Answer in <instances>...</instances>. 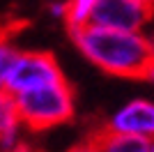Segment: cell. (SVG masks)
Returning a JSON list of instances; mask_svg holds the SVG:
<instances>
[{"label":"cell","mask_w":154,"mask_h":152,"mask_svg":"<svg viewBox=\"0 0 154 152\" xmlns=\"http://www.w3.org/2000/svg\"><path fill=\"white\" fill-rule=\"evenodd\" d=\"M76 51L97 69L117 78H143L152 65L147 32L113 30L94 23L69 28Z\"/></svg>","instance_id":"cell-1"},{"label":"cell","mask_w":154,"mask_h":152,"mask_svg":"<svg viewBox=\"0 0 154 152\" xmlns=\"http://www.w3.org/2000/svg\"><path fill=\"white\" fill-rule=\"evenodd\" d=\"M16 104L21 113V125L30 131H46L67 125L76 113V95L67 78L46 88L16 95Z\"/></svg>","instance_id":"cell-2"},{"label":"cell","mask_w":154,"mask_h":152,"mask_svg":"<svg viewBox=\"0 0 154 152\" xmlns=\"http://www.w3.org/2000/svg\"><path fill=\"white\" fill-rule=\"evenodd\" d=\"M60 81H64V71L53 53H48V51H21L12 71H9L5 88L16 97Z\"/></svg>","instance_id":"cell-3"},{"label":"cell","mask_w":154,"mask_h":152,"mask_svg":"<svg viewBox=\"0 0 154 152\" xmlns=\"http://www.w3.org/2000/svg\"><path fill=\"white\" fill-rule=\"evenodd\" d=\"M154 9L140 0H99L90 14L88 23L113 28V30L145 32L152 21Z\"/></svg>","instance_id":"cell-4"},{"label":"cell","mask_w":154,"mask_h":152,"mask_svg":"<svg viewBox=\"0 0 154 152\" xmlns=\"http://www.w3.org/2000/svg\"><path fill=\"white\" fill-rule=\"evenodd\" d=\"M106 131L131 136L140 141L154 138V99L134 97L124 101L106 118Z\"/></svg>","instance_id":"cell-5"},{"label":"cell","mask_w":154,"mask_h":152,"mask_svg":"<svg viewBox=\"0 0 154 152\" xmlns=\"http://www.w3.org/2000/svg\"><path fill=\"white\" fill-rule=\"evenodd\" d=\"M94 141L99 145V152H149V141L131 138V136L113 134L106 129L94 134Z\"/></svg>","instance_id":"cell-6"},{"label":"cell","mask_w":154,"mask_h":152,"mask_svg":"<svg viewBox=\"0 0 154 152\" xmlns=\"http://www.w3.org/2000/svg\"><path fill=\"white\" fill-rule=\"evenodd\" d=\"M21 129H23V125H21L16 97L7 88H0V136L12 134V131H21Z\"/></svg>","instance_id":"cell-7"},{"label":"cell","mask_w":154,"mask_h":152,"mask_svg":"<svg viewBox=\"0 0 154 152\" xmlns=\"http://www.w3.org/2000/svg\"><path fill=\"white\" fill-rule=\"evenodd\" d=\"M19 53L21 51L14 46L12 39L7 35H0V88H5L7 78H9V71H12Z\"/></svg>","instance_id":"cell-8"},{"label":"cell","mask_w":154,"mask_h":152,"mask_svg":"<svg viewBox=\"0 0 154 152\" xmlns=\"http://www.w3.org/2000/svg\"><path fill=\"white\" fill-rule=\"evenodd\" d=\"M99 0H67L69 5V16H67V25L74 28V25H83L90 21V14L94 9V5Z\"/></svg>","instance_id":"cell-9"},{"label":"cell","mask_w":154,"mask_h":152,"mask_svg":"<svg viewBox=\"0 0 154 152\" xmlns=\"http://www.w3.org/2000/svg\"><path fill=\"white\" fill-rule=\"evenodd\" d=\"M48 14H51L55 21H64V23H67V16H69L67 0H53V2H48Z\"/></svg>","instance_id":"cell-10"},{"label":"cell","mask_w":154,"mask_h":152,"mask_svg":"<svg viewBox=\"0 0 154 152\" xmlns=\"http://www.w3.org/2000/svg\"><path fill=\"white\" fill-rule=\"evenodd\" d=\"M64 152H99V145H97L94 136L88 141H78V143H74V145H69Z\"/></svg>","instance_id":"cell-11"},{"label":"cell","mask_w":154,"mask_h":152,"mask_svg":"<svg viewBox=\"0 0 154 152\" xmlns=\"http://www.w3.org/2000/svg\"><path fill=\"white\" fill-rule=\"evenodd\" d=\"M143 78H145V81H149V83H152V85H154V62L149 65V69L145 71V76H143Z\"/></svg>","instance_id":"cell-12"},{"label":"cell","mask_w":154,"mask_h":152,"mask_svg":"<svg viewBox=\"0 0 154 152\" xmlns=\"http://www.w3.org/2000/svg\"><path fill=\"white\" fill-rule=\"evenodd\" d=\"M149 51H152V62H154V35H149Z\"/></svg>","instance_id":"cell-13"},{"label":"cell","mask_w":154,"mask_h":152,"mask_svg":"<svg viewBox=\"0 0 154 152\" xmlns=\"http://www.w3.org/2000/svg\"><path fill=\"white\" fill-rule=\"evenodd\" d=\"M140 2H145L147 7H152V9H154V0H140Z\"/></svg>","instance_id":"cell-14"},{"label":"cell","mask_w":154,"mask_h":152,"mask_svg":"<svg viewBox=\"0 0 154 152\" xmlns=\"http://www.w3.org/2000/svg\"><path fill=\"white\" fill-rule=\"evenodd\" d=\"M149 152H154V138L149 141Z\"/></svg>","instance_id":"cell-15"}]
</instances>
